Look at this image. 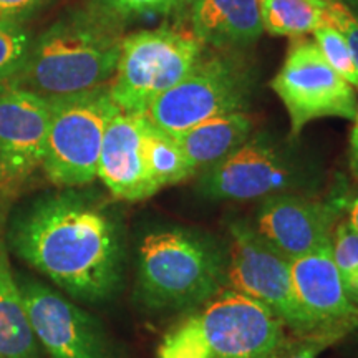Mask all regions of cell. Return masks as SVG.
<instances>
[{"label": "cell", "mask_w": 358, "mask_h": 358, "mask_svg": "<svg viewBox=\"0 0 358 358\" xmlns=\"http://www.w3.org/2000/svg\"><path fill=\"white\" fill-rule=\"evenodd\" d=\"M8 245L77 301H108L122 285L124 248L118 227L78 192L34 203L12 222Z\"/></svg>", "instance_id": "obj_1"}, {"label": "cell", "mask_w": 358, "mask_h": 358, "mask_svg": "<svg viewBox=\"0 0 358 358\" xmlns=\"http://www.w3.org/2000/svg\"><path fill=\"white\" fill-rule=\"evenodd\" d=\"M123 38L118 17L103 7L73 10L32 40L10 83L43 98L105 87L115 75Z\"/></svg>", "instance_id": "obj_2"}, {"label": "cell", "mask_w": 358, "mask_h": 358, "mask_svg": "<svg viewBox=\"0 0 358 358\" xmlns=\"http://www.w3.org/2000/svg\"><path fill=\"white\" fill-rule=\"evenodd\" d=\"M227 287V252L201 232H148L138 248L136 292L150 310L204 306Z\"/></svg>", "instance_id": "obj_3"}, {"label": "cell", "mask_w": 358, "mask_h": 358, "mask_svg": "<svg viewBox=\"0 0 358 358\" xmlns=\"http://www.w3.org/2000/svg\"><path fill=\"white\" fill-rule=\"evenodd\" d=\"M203 47L192 32L171 27L127 35L108 85L111 100L123 113L146 115L156 98L189 73Z\"/></svg>", "instance_id": "obj_4"}, {"label": "cell", "mask_w": 358, "mask_h": 358, "mask_svg": "<svg viewBox=\"0 0 358 358\" xmlns=\"http://www.w3.org/2000/svg\"><path fill=\"white\" fill-rule=\"evenodd\" d=\"M50 105L42 169L53 185H90L98 174L103 138L118 106L108 85L77 95L47 98Z\"/></svg>", "instance_id": "obj_5"}, {"label": "cell", "mask_w": 358, "mask_h": 358, "mask_svg": "<svg viewBox=\"0 0 358 358\" xmlns=\"http://www.w3.org/2000/svg\"><path fill=\"white\" fill-rule=\"evenodd\" d=\"M252 83L249 70L237 58L224 53L201 55L181 82L151 103L146 118L176 136L214 116L244 111Z\"/></svg>", "instance_id": "obj_6"}, {"label": "cell", "mask_w": 358, "mask_h": 358, "mask_svg": "<svg viewBox=\"0 0 358 358\" xmlns=\"http://www.w3.org/2000/svg\"><path fill=\"white\" fill-rule=\"evenodd\" d=\"M229 236L227 285L231 289L262 303L294 332L308 337L330 335L320 329L295 297L290 259L268 244L248 222H232Z\"/></svg>", "instance_id": "obj_7"}, {"label": "cell", "mask_w": 358, "mask_h": 358, "mask_svg": "<svg viewBox=\"0 0 358 358\" xmlns=\"http://www.w3.org/2000/svg\"><path fill=\"white\" fill-rule=\"evenodd\" d=\"M308 164L268 134H250L234 153L199 174L198 189L214 201H252L307 186Z\"/></svg>", "instance_id": "obj_8"}, {"label": "cell", "mask_w": 358, "mask_h": 358, "mask_svg": "<svg viewBox=\"0 0 358 358\" xmlns=\"http://www.w3.org/2000/svg\"><path fill=\"white\" fill-rule=\"evenodd\" d=\"M206 358H277L284 345V324L262 303L222 289L187 317Z\"/></svg>", "instance_id": "obj_9"}, {"label": "cell", "mask_w": 358, "mask_h": 358, "mask_svg": "<svg viewBox=\"0 0 358 358\" xmlns=\"http://www.w3.org/2000/svg\"><path fill=\"white\" fill-rule=\"evenodd\" d=\"M271 87L287 110L292 136L315 120L355 118V90L327 64L315 42H292Z\"/></svg>", "instance_id": "obj_10"}, {"label": "cell", "mask_w": 358, "mask_h": 358, "mask_svg": "<svg viewBox=\"0 0 358 358\" xmlns=\"http://www.w3.org/2000/svg\"><path fill=\"white\" fill-rule=\"evenodd\" d=\"M30 325L50 358H116L95 317L34 277L15 275Z\"/></svg>", "instance_id": "obj_11"}, {"label": "cell", "mask_w": 358, "mask_h": 358, "mask_svg": "<svg viewBox=\"0 0 358 358\" xmlns=\"http://www.w3.org/2000/svg\"><path fill=\"white\" fill-rule=\"evenodd\" d=\"M347 203L343 196L324 203L295 192H280L264 199L254 229L292 261L332 245L335 226Z\"/></svg>", "instance_id": "obj_12"}, {"label": "cell", "mask_w": 358, "mask_h": 358, "mask_svg": "<svg viewBox=\"0 0 358 358\" xmlns=\"http://www.w3.org/2000/svg\"><path fill=\"white\" fill-rule=\"evenodd\" d=\"M48 123L47 98L0 83V189H15L42 166Z\"/></svg>", "instance_id": "obj_13"}, {"label": "cell", "mask_w": 358, "mask_h": 358, "mask_svg": "<svg viewBox=\"0 0 358 358\" xmlns=\"http://www.w3.org/2000/svg\"><path fill=\"white\" fill-rule=\"evenodd\" d=\"M295 297L325 334L343 335L358 329V306L343 289L332 245L290 261Z\"/></svg>", "instance_id": "obj_14"}, {"label": "cell", "mask_w": 358, "mask_h": 358, "mask_svg": "<svg viewBox=\"0 0 358 358\" xmlns=\"http://www.w3.org/2000/svg\"><path fill=\"white\" fill-rule=\"evenodd\" d=\"M146 115L116 111L103 138L98 174L115 198L143 201L159 189L148 173L143 153V128Z\"/></svg>", "instance_id": "obj_15"}, {"label": "cell", "mask_w": 358, "mask_h": 358, "mask_svg": "<svg viewBox=\"0 0 358 358\" xmlns=\"http://www.w3.org/2000/svg\"><path fill=\"white\" fill-rule=\"evenodd\" d=\"M192 34L217 48H243L261 37V0H196Z\"/></svg>", "instance_id": "obj_16"}, {"label": "cell", "mask_w": 358, "mask_h": 358, "mask_svg": "<svg viewBox=\"0 0 358 358\" xmlns=\"http://www.w3.org/2000/svg\"><path fill=\"white\" fill-rule=\"evenodd\" d=\"M252 134V120L245 111L219 115L176 134L179 146L194 173H204L234 153Z\"/></svg>", "instance_id": "obj_17"}, {"label": "cell", "mask_w": 358, "mask_h": 358, "mask_svg": "<svg viewBox=\"0 0 358 358\" xmlns=\"http://www.w3.org/2000/svg\"><path fill=\"white\" fill-rule=\"evenodd\" d=\"M0 353L6 358H42L3 239H0Z\"/></svg>", "instance_id": "obj_18"}, {"label": "cell", "mask_w": 358, "mask_h": 358, "mask_svg": "<svg viewBox=\"0 0 358 358\" xmlns=\"http://www.w3.org/2000/svg\"><path fill=\"white\" fill-rule=\"evenodd\" d=\"M334 0H261L264 32L279 37H302L330 27Z\"/></svg>", "instance_id": "obj_19"}, {"label": "cell", "mask_w": 358, "mask_h": 358, "mask_svg": "<svg viewBox=\"0 0 358 358\" xmlns=\"http://www.w3.org/2000/svg\"><path fill=\"white\" fill-rule=\"evenodd\" d=\"M143 153L148 173L158 189L178 185L196 174L176 136L155 127L148 118L143 128Z\"/></svg>", "instance_id": "obj_20"}, {"label": "cell", "mask_w": 358, "mask_h": 358, "mask_svg": "<svg viewBox=\"0 0 358 358\" xmlns=\"http://www.w3.org/2000/svg\"><path fill=\"white\" fill-rule=\"evenodd\" d=\"M335 266L348 299L358 306V231L347 219H340L332 237Z\"/></svg>", "instance_id": "obj_21"}, {"label": "cell", "mask_w": 358, "mask_h": 358, "mask_svg": "<svg viewBox=\"0 0 358 358\" xmlns=\"http://www.w3.org/2000/svg\"><path fill=\"white\" fill-rule=\"evenodd\" d=\"M313 42L324 58L342 78H345L352 87L358 88V69L353 60L350 45L342 32L334 27H320L313 32Z\"/></svg>", "instance_id": "obj_22"}, {"label": "cell", "mask_w": 358, "mask_h": 358, "mask_svg": "<svg viewBox=\"0 0 358 358\" xmlns=\"http://www.w3.org/2000/svg\"><path fill=\"white\" fill-rule=\"evenodd\" d=\"M32 40L22 24H0V83L10 82L19 73Z\"/></svg>", "instance_id": "obj_23"}, {"label": "cell", "mask_w": 358, "mask_h": 358, "mask_svg": "<svg viewBox=\"0 0 358 358\" xmlns=\"http://www.w3.org/2000/svg\"><path fill=\"white\" fill-rule=\"evenodd\" d=\"M106 12L118 19L123 17L168 15L178 7L179 0H98Z\"/></svg>", "instance_id": "obj_24"}, {"label": "cell", "mask_w": 358, "mask_h": 358, "mask_svg": "<svg viewBox=\"0 0 358 358\" xmlns=\"http://www.w3.org/2000/svg\"><path fill=\"white\" fill-rule=\"evenodd\" d=\"M330 27L337 29L347 38L358 69V15H355L345 3L334 0L332 12H330Z\"/></svg>", "instance_id": "obj_25"}, {"label": "cell", "mask_w": 358, "mask_h": 358, "mask_svg": "<svg viewBox=\"0 0 358 358\" xmlns=\"http://www.w3.org/2000/svg\"><path fill=\"white\" fill-rule=\"evenodd\" d=\"M48 0H0V24H22Z\"/></svg>", "instance_id": "obj_26"}, {"label": "cell", "mask_w": 358, "mask_h": 358, "mask_svg": "<svg viewBox=\"0 0 358 358\" xmlns=\"http://www.w3.org/2000/svg\"><path fill=\"white\" fill-rule=\"evenodd\" d=\"M355 124H353L352 134H350V169L353 178L358 181V101H357V111H355Z\"/></svg>", "instance_id": "obj_27"}, {"label": "cell", "mask_w": 358, "mask_h": 358, "mask_svg": "<svg viewBox=\"0 0 358 358\" xmlns=\"http://www.w3.org/2000/svg\"><path fill=\"white\" fill-rule=\"evenodd\" d=\"M345 211H347V221L358 231V192H355V194L348 199Z\"/></svg>", "instance_id": "obj_28"}, {"label": "cell", "mask_w": 358, "mask_h": 358, "mask_svg": "<svg viewBox=\"0 0 358 358\" xmlns=\"http://www.w3.org/2000/svg\"><path fill=\"white\" fill-rule=\"evenodd\" d=\"M340 2L345 3V6L355 13V15H358V0H340Z\"/></svg>", "instance_id": "obj_29"}, {"label": "cell", "mask_w": 358, "mask_h": 358, "mask_svg": "<svg viewBox=\"0 0 358 358\" xmlns=\"http://www.w3.org/2000/svg\"><path fill=\"white\" fill-rule=\"evenodd\" d=\"M182 3H186V6H192V3L196 2V0H181Z\"/></svg>", "instance_id": "obj_30"}, {"label": "cell", "mask_w": 358, "mask_h": 358, "mask_svg": "<svg viewBox=\"0 0 358 358\" xmlns=\"http://www.w3.org/2000/svg\"><path fill=\"white\" fill-rule=\"evenodd\" d=\"M0 358H6V357H3V355H2V353H0Z\"/></svg>", "instance_id": "obj_31"}]
</instances>
